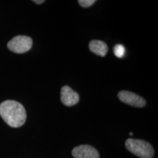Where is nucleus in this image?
Here are the masks:
<instances>
[{"label": "nucleus", "mask_w": 158, "mask_h": 158, "mask_svg": "<svg viewBox=\"0 0 158 158\" xmlns=\"http://www.w3.org/2000/svg\"><path fill=\"white\" fill-rule=\"evenodd\" d=\"M0 116L11 127H20L27 120V112L22 104L15 100H5L0 104Z\"/></svg>", "instance_id": "obj_1"}, {"label": "nucleus", "mask_w": 158, "mask_h": 158, "mask_svg": "<svg viewBox=\"0 0 158 158\" xmlns=\"http://www.w3.org/2000/svg\"><path fill=\"white\" fill-rule=\"evenodd\" d=\"M125 147L140 158H152L155 153L151 144L143 140L129 138L125 142Z\"/></svg>", "instance_id": "obj_2"}, {"label": "nucleus", "mask_w": 158, "mask_h": 158, "mask_svg": "<svg viewBox=\"0 0 158 158\" xmlns=\"http://www.w3.org/2000/svg\"><path fill=\"white\" fill-rule=\"evenodd\" d=\"M32 40L24 35L14 37L7 43V48L15 54H23L30 50L32 47Z\"/></svg>", "instance_id": "obj_3"}, {"label": "nucleus", "mask_w": 158, "mask_h": 158, "mask_svg": "<svg viewBox=\"0 0 158 158\" xmlns=\"http://www.w3.org/2000/svg\"><path fill=\"white\" fill-rule=\"evenodd\" d=\"M118 99L124 103L133 107L142 108L146 106V100L142 97L129 91H121L118 94Z\"/></svg>", "instance_id": "obj_4"}, {"label": "nucleus", "mask_w": 158, "mask_h": 158, "mask_svg": "<svg viewBox=\"0 0 158 158\" xmlns=\"http://www.w3.org/2000/svg\"><path fill=\"white\" fill-rule=\"evenodd\" d=\"M75 158H100V155L95 148L89 145H81L75 147L72 151Z\"/></svg>", "instance_id": "obj_5"}, {"label": "nucleus", "mask_w": 158, "mask_h": 158, "mask_svg": "<svg viewBox=\"0 0 158 158\" xmlns=\"http://www.w3.org/2000/svg\"><path fill=\"white\" fill-rule=\"evenodd\" d=\"M79 94L72 89L70 86H64L61 89V100L64 106H73L79 102Z\"/></svg>", "instance_id": "obj_6"}, {"label": "nucleus", "mask_w": 158, "mask_h": 158, "mask_svg": "<svg viewBox=\"0 0 158 158\" xmlns=\"http://www.w3.org/2000/svg\"><path fill=\"white\" fill-rule=\"evenodd\" d=\"M89 47L92 53L102 57L106 56L108 50L107 44L103 41L98 40H94L91 41Z\"/></svg>", "instance_id": "obj_7"}, {"label": "nucleus", "mask_w": 158, "mask_h": 158, "mask_svg": "<svg viewBox=\"0 0 158 158\" xmlns=\"http://www.w3.org/2000/svg\"><path fill=\"white\" fill-rule=\"evenodd\" d=\"M114 53L118 58H122L125 54V48L121 44L116 45L114 48Z\"/></svg>", "instance_id": "obj_8"}, {"label": "nucleus", "mask_w": 158, "mask_h": 158, "mask_svg": "<svg viewBox=\"0 0 158 158\" xmlns=\"http://www.w3.org/2000/svg\"><path fill=\"white\" fill-rule=\"evenodd\" d=\"M95 2V0H79L78 1L79 5L81 6V7H84V8H87V7H91Z\"/></svg>", "instance_id": "obj_9"}, {"label": "nucleus", "mask_w": 158, "mask_h": 158, "mask_svg": "<svg viewBox=\"0 0 158 158\" xmlns=\"http://www.w3.org/2000/svg\"><path fill=\"white\" fill-rule=\"evenodd\" d=\"M33 2L36 3V4H37V5H40V4L44 3L45 1L44 0H40V1H38V0H34V1H33Z\"/></svg>", "instance_id": "obj_10"}, {"label": "nucleus", "mask_w": 158, "mask_h": 158, "mask_svg": "<svg viewBox=\"0 0 158 158\" xmlns=\"http://www.w3.org/2000/svg\"><path fill=\"white\" fill-rule=\"evenodd\" d=\"M133 135V133H130V135Z\"/></svg>", "instance_id": "obj_11"}]
</instances>
